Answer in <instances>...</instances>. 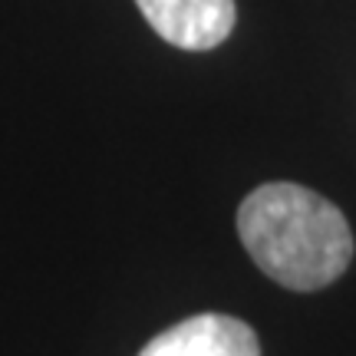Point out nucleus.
I'll return each instance as SVG.
<instances>
[{
	"instance_id": "1",
	"label": "nucleus",
	"mask_w": 356,
	"mask_h": 356,
	"mask_svg": "<svg viewBox=\"0 0 356 356\" xmlns=\"http://www.w3.org/2000/svg\"><path fill=\"white\" fill-rule=\"evenodd\" d=\"M238 234L251 261L287 291H323L353 261L343 211L293 181H267L251 191L238 208Z\"/></svg>"
},
{
	"instance_id": "2",
	"label": "nucleus",
	"mask_w": 356,
	"mask_h": 356,
	"mask_svg": "<svg viewBox=\"0 0 356 356\" xmlns=\"http://www.w3.org/2000/svg\"><path fill=\"white\" fill-rule=\"evenodd\" d=\"M159 37L178 50H215L234 30V0H136Z\"/></svg>"
},
{
	"instance_id": "3",
	"label": "nucleus",
	"mask_w": 356,
	"mask_h": 356,
	"mask_svg": "<svg viewBox=\"0 0 356 356\" xmlns=\"http://www.w3.org/2000/svg\"><path fill=\"white\" fill-rule=\"evenodd\" d=\"M139 356H261V343L244 320L198 314L152 337Z\"/></svg>"
}]
</instances>
